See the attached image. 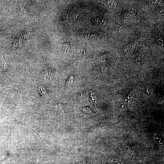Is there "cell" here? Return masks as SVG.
<instances>
[{
    "label": "cell",
    "mask_w": 164,
    "mask_h": 164,
    "mask_svg": "<svg viewBox=\"0 0 164 164\" xmlns=\"http://www.w3.org/2000/svg\"><path fill=\"white\" fill-rule=\"evenodd\" d=\"M19 124L25 126L29 128L32 131L35 132L39 136L38 133L37 132L35 126L33 123L30 121H26L22 122H18L17 123Z\"/></svg>",
    "instance_id": "6da1fadb"
},
{
    "label": "cell",
    "mask_w": 164,
    "mask_h": 164,
    "mask_svg": "<svg viewBox=\"0 0 164 164\" xmlns=\"http://www.w3.org/2000/svg\"><path fill=\"white\" fill-rule=\"evenodd\" d=\"M134 43L128 44L124 48V52L126 57H129L132 55L133 51Z\"/></svg>",
    "instance_id": "7a4b0ae2"
},
{
    "label": "cell",
    "mask_w": 164,
    "mask_h": 164,
    "mask_svg": "<svg viewBox=\"0 0 164 164\" xmlns=\"http://www.w3.org/2000/svg\"><path fill=\"white\" fill-rule=\"evenodd\" d=\"M125 13L126 16L129 17H135L138 15V13L135 10H126Z\"/></svg>",
    "instance_id": "3957f363"
},
{
    "label": "cell",
    "mask_w": 164,
    "mask_h": 164,
    "mask_svg": "<svg viewBox=\"0 0 164 164\" xmlns=\"http://www.w3.org/2000/svg\"><path fill=\"white\" fill-rule=\"evenodd\" d=\"M104 5L106 8L109 9L115 8L117 6V3L114 1H106L104 2Z\"/></svg>",
    "instance_id": "277c9868"
},
{
    "label": "cell",
    "mask_w": 164,
    "mask_h": 164,
    "mask_svg": "<svg viewBox=\"0 0 164 164\" xmlns=\"http://www.w3.org/2000/svg\"><path fill=\"white\" fill-rule=\"evenodd\" d=\"M90 100L92 103L94 105H96L98 103L97 99L94 92L91 91L89 92Z\"/></svg>",
    "instance_id": "5b68a950"
},
{
    "label": "cell",
    "mask_w": 164,
    "mask_h": 164,
    "mask_svg": "<svg viewBox=\"0 0 164 164\" xmlns=\"http://www.w3.org/2000/svg\"><path fill=\"white\" fill-rule=\"evenodd\" d=\"M63 47L65 50V55L68 56L70 54L71 50V46L69 42H66L64 44Z\"/></svg>",
    "instance_id": "8992f818"
},
{
    "label": "cell",
    "mask_w": 164,
    "mask_h": 164,
    "mask_svg": "<svg viewBox=\"0 0 164 164\" xmlns=\"http://www.w3.org/2000/svg\"><path fill=\"white\" fill-rule=\"evenodd\" d=\"M57 110L61 114H65L64 105L61 103L58 104L56 106Z\"/></svg>",
    "instance_id": "52a82bcc"
},
{
    "label": "cell",
    "mask_w": 164,
    "mask_h": 164,
    "mask_svg": "<svg viewBox=\"0 0 164 164\" xmlns=\"http://www.w3.org/2000/svg\"><path fill=\"white\" fill-rule=\"evenodd\" d=\"M74 79V77L71 75L67 79L66 83V84L67 87H69L73 83V82Z\"/></svg>",
    "instance_id": "ba28073f"
},
{
    "label": "cell",
    "mask_w": 164,
    "mask_h": 164,
    "mask_svg": "<svg viewBox=\"0 0 164 164\" xmlns=\"http://www.w3.org/2000/svg\"><path fill=\"white\" fill-rule=\"evenodd\" d=\"M82 110L85 112L88 113H92V109L89 107L86 106L82 108Z\"/></svg>",
    "instance_id": "9c48e42d"
},
{
    "label": "cell",
    "mask_w": 164,
    "mask_h": 164,
    "mask_svg": "<svg viewBox=\"0 0 164 164\" xmlns=\"http://www.w3.org/2000/svg\"><path fill=\"white\" fill-rule=\"evenodd\" d=\"M7 112L4 110H0V122L6 115Z\"/></svg>",
    "instance_id": "30bf717a"
},
{
    "label": "cell",
    "mask_w": 164,
    "mask_h": 164,
    "mask_svg": "<svg viewBox=\"0 0 164 164\" xmlns=\"http://www.w3.org/2000/svg\"><path fill=\"white\" fill-rule=\"evenodd\" d=\"M77 52L79 55L82 56L83 55H85V54L86 51L84 49L80 48L77 50Z\"/></svg>",
    "instance_id": "8fae6325"
},
{
    "label": "cell",
    "mask_w": 164,
    "mask_h": 164,
    "mask_svg": "<svg viewBox=\"0 0 164 164\" xmlns=\"http://www.w3.org/2000/svg\"><path fill=\"white\" fill-rule=\"evenodd\" d=\"M147 90L149 94L153 95L154 94V90L153 88H152L151 87H148L147 88Z\"/></svg>",
    "instance_id": "7c38bea8"
},
{
    "label": "cell",
    "mask_w": 164,
    "mask_h": 164,
    "mask_svg": "<svg viewBox=\"0 0 164 164\" xmlns=\"http://www.w3.org/2000/svg\"><path fill=\"white\" fill-rule=\"evenodd\" d=\"M19 12L20 13H22L23 14H25L26 13V12L25 11V10H24V7L22 6H20L19 7Z\"/></svg>",
    "instance_id": "4fadbf2b"
},
{
    "label": "cell",
    "mask_w": 164,
    "mask_h": 164,
    "mask_svg": "<svg viewBox=\"0 0 164 164\" xmlns=\"http://www.w3.org/2000/svg\"><path fill=\"white\" fill-rule=\"evenodd\" d=\"M11 34L7 33L5 30H0V37H2L6 35H10Z\"/></svg>",
    "instance_id": "5bb4252c"
},
{
    "label": "cell",
    "mask_w": 164,
    "mask_h": 164,
    "mask_svg": "<svg viewBox=\"0 0 164 164\" xmlns=\"http://www.w3.org/2000/svg\"><path fill=\"white\" fill-rule=\"evenodd\" d=\"M115 27L116 30H117V31H120L121 30L122 28V26L120 24L117 23L115 25Z\"/></svg>",
    "instance_id": "9a60e30c"
},
{
    "label": "cell",
    "mask_w": 164,
    "mask_h": 164,
    "mask_svg": "<svg viewBox=\"0 0 164 164\" xmlns=\"http://www.w3.org/2000/svg\"><path fill=\"white\" fill-rule=\"evenodd\" d=\"M156 12L159 14L163 15L164 13L163 9L161 7L157 9Z\"/></svg>",
    "instance_id": "2e32d148"
},
{
    "label": "cell",
    "mask_w": 164,
    "mask_h": 164,
    "mask_svg": "<svg viewBox=\"0 0 164 164\" xmlns=\"http://www.w3.org/2000/svg\"><path fill=\"white\" fill-rule=\"evenodd\" d=\"M99 24H103L105 23V20L102 18H99L98 19L97 21Z\"/></svg>",
    "instance_id": "e0dca14e"
},
{
    "label": "cell",
    "mask_w": 164,
    "mask_h": 164,
    "mask_svg": "<svg viewBox=\"0 0 164 164\" xmlns=\"http://www.w3.org/2000/svg\"><path fill=\"white\" fill-rule=\"evenodd\" d=\"M104 68L103 66L99 65L98 66L96 67L95 68V69L99 70H102L104 69Z\"/></svg>",
    "instance_id": "ac0fdd59"
},
{
    "label": "cell",
    "mask_w": 164,
    "mask_h": 164,
    "mask_svg": "<svg viewBox=\"0 0 164 164\" xmlns=\"http://www.w3.org/2000/svg\"><path fill=\"white\" fill-rule=\"evenodd\" d=\"M107 53L102 54L100 55L99 57L101 58H105L107 55Z\"/></svg>",
    "instance_id": "d6986e66"
},
{
    "label": "cell",
    "mask_w": 164,
    "mask_h": 164,
    "mask_svg": "<svg viewBox=\"0 0 164 164\" xmlns=\"http://www.w3.org/2000/svg\"><path fill=\"white\" fill-rule=\"evenodd\" d=\"M79 97L80 99H83L84 98V95L83 94L80 93L79 95Z\"/></svg>",
    "instance_id": "ffe728a7"
},
{
    "label": "cell",
    "mask_w": 164,
    "mask_h": 164,
    "mask_svg": "<svg viewBox=\"0 0 164 164\" xmlns=\"http://www.w3.org/2000/svg\"><path fill=\"white\" fill-rule=\"evenodd\" d=\"M8 157H6L4 159L0 161V164H3V163L8 158Z\"/></svg>",
    "instance_id": "44dd1931"
}]
</instances>
